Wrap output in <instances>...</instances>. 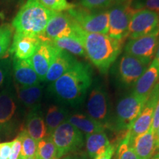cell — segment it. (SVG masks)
Masks as SVG:
<instances>
[{
	"label": "cell",
	"mask_w": 159,
	"mask_h": 159,
	"mask_svg": "<svg viewBox=\"0 0 159 159\" xmlns=\"http://www.w3.org/2000/svg\"><path fill=\"white\" fill-rule=\"evenodd\" d=\"M147 99L134 93L122 97L117 102L114 116L111 118L107 128L126 134L141 113Z\"/></svg>",
	"instance_id": "5"
},
{
	"label": "cell",
	"mask_w": 159,
	"mask_h": 159,
	"mask_svg": "<svg viewBox=\"0 0 159 159\" xmlns=\"http://www.w3.org/2000/svg\"><path fill=\"white\" fill-rule=\"evenodd\" d=\"M35 159H57L56 147L50 136L37 142Z\"/></svg>",
	"instance_id": "28"
},
{
	"label": "cell",
	"mask_w": 159,
	"mask_h": 159,
	"mask_svg": "<svg viewBox=\"0 0 159 159\" xmlns=\"http://www.w3.org/2000/svg\"><path fill=\"white\" fill-rule=\"evenodd\" d=\"M21 105L16 95L13 82L0 91V139H8L23 130L20 116Z\"/></svg>",
	"instance_id": "4"
},
{
	"label": "cell",
	"mask_w": 159,
	"mask_h": 159,
	"mask_svg": "<svg viewBox=\"0 0 159 159\" xmlns=\"http://www.w3.org/2000/svg\"><path fill=\"white\" fill-rule=\"evenodd\" d=\"M93 83V69L88 63L77 61L64 75L50 83L48 91L57 102L78 107L84 102Z\"/></svg>",
	"instance_id": "1"
},
{
	"label": "cell",
	"mask_w": 159,
	"mask_h": 159,
	"mask_svg": "<svg viewBox=\"0 0 159 159\" xmlns=\"http://www.w3.org/2000/svg\"><path fill=\"white\" fill-rule=\"evenodd\" d=\"M69 116V111L63 105H52L47 108L44 116L47 134L50 136L52 133L66 121Z\"/></svg>",
	"instance_id": "25"
},
{
	"label": "cell",
	"mask_w": 159,
	"mask_h": 159,
	"mask_svg": "<svg viewBox=\"0 0 159 159\" xmlns=\"http://www.w3.org/2000/svg\"><path fill=\"white\" fill-rule=\"evenodd\" d=\"M67 122L78 129L83 134H85V135L104 132L106 128L104 125L91 118L89 115L80 113L69 114Z\"/></svg>",
	"instance_id": "23"
},
{
	"label": "cell",
	"mask_w": 159,
	"mask_h": 159,
	"mask_svg": "<svg viewBox=\"0 0 159 159\" xmlns=\"http://www.w3.org/2000/svg\"><path fill=\"white\" fill-rule=\"evenodd\" d=\"M133 7L138 10H148L159 13V0H133Z\"/></svg>",
	"instance_id": "34"
},
{
	"label": "cell",
	"mask_w": 159,
	"mask_h": 159,
	"mask_svg": "<svg viewBox=\"0 0 159 159\" xmlns=\"http://www.w3.org/2000/svg\"><path fill=\"white\" fill-rule=\"evenodd\" d=\"M61 159H73V158H71V156H66V157H64V158H63Z\"/></svg>",
	"instance_id": "42"
},
{
	"label": "cell",
	"mask_w": 159,
	"mask_h": 159,
	"mask_svg": "<svg viewBox=\"0 0 159 159\" xmlns=\"http://www.w3.org/2000/svg\"><path fill=\"white\" fill-rule=\"evenodd\" d=\"M159 41V28L144 36L130 39L125 45V52L135 57L152 59Z\"/></svg>",
	"instance_id": "14"
},
{
	"label": "cell",
	"mask_w": 159,
	"mask_h": 159,
	"mask_svg": "<svg viewBox=\"0 0 159 159\" xmlns=\"http://www.w3.org/2000/svg\"><path fill=\"white\" fill-rule=\"evenodd\" d=\"M72 35L70 36L61 38L51 41L57 48L70 53L74 56L85 57V52L83 43V35Z\"/></svg>",
	"instance_id": "24"
},
{
	"label": "cell",
	"mask_w": 159,
	"mask_h": 159,
	"mask_svg": "<svg viewBox=\"0 0 159 159\" xmlns=\"http://www.w3.org/2000/svg\"><path fill=\"white\" fill-rule=\"evenodd\" d=\"M77 61L74 55L59 49L49 67L43 82L52 83L64 75Z\"/></svg>",
	"instance_id": "19"
},
{
	"label": "cell",
	"mask_w": 159,
	"mask_h": 159,
	"mask_svg": "<svg viewBox=\"0 0 159 159\" xmlns=\"http://www.w3.org/2000/svg\"><path fill=\"white\" fill-rule=\"evenodd\" d=\"M13 85L17 99L21 107L27 108L29 111L40 107L43 96L42 85L39 84L31 86H19L14 83Z\"/></svg>",
	"instance_id": "21"
},
{
	"label": "cell",
	"mask_w": 159,
	"mask_h": 159,
	"mask_svg": "<svg viewBox=\"0 0 159 159\" xmlns=\"http://www.w3.org/2000/svg\"><path fill=\"white\" fill-rule=\"evenodd\" d=\"M83 43L86 57L100 73L105 74L120 55L125 41L115 39L108 34L84 31Z\"/></svg>",
	"instance_id": "2"
},
{
	"label": "cell",
	"mask_w": 159,
	"mask_h": 159,
	"mask_svg": "<svg viewBox=\"0 0 159 159\" xmlns=\"http://www.w3.org/2000/svg\"><path fill=\"white\" fill-rule=\"evenodd\" d=\"M50 136L56 147L57 159L78 150L84 144L83 133L67 121L59 125Z\"/></svg>",
	"instance_id": "9"
},
{
	"label": "cell",
	"mask_w": 159,
	"mask_h": 159,
	"mask_svg": "<svg viewBox=\"0 0 159 159\" xmlns=\"http://www.w3.org/2000/svg\"><path fill=\"white\" fill-rule=\"evenodd\" d=\"M154 59L156 61V62H157V63H158V67H159V41H158V47H157V49L156 51V56H155Z\"/></svg>",
	"instance_id": "40"
},
{
	"label": "cell",
	"mask_w": 159,
	"mask_h": 159,
	"mask_svg": "<svg viewBox=\"0 0 159 159\" xmlns=\"http://www.w3.org/2000/svg\"><path fill=\"white\" fill-rule=\"evenodd\" d=\"M155 136H156V150H159V125L157 130L155 133Z\"/></svg>",
	"instance_id": "39"
},
{
	"label": "cell",
	"mask_w": 159,
	"mask_h": 159,
	"mask_svg": "<svg viewBox=\"0 0 159 159\" xmlns=\"http://www.w3.org/2000/svg\"><path fill=\"white\" fill-rule=\"evenodd\" d=\"M23 130L37 142L48 136L44 116L40 107L29 111L25 117Z\"/></svg>",
	"instance_id": "20"
},
{
	"label": "cell",
	"mask_w": 159,
	"mask_h": 159,
	"mask_svg": "<svg viewBox=\"0 0 159 159\" xmlns=\"http://www.w3.org/2000/svg\"><path fill=\"white\" fill-rule=\"evenodd\" d=\"M118 0H80V5L83 7L97 11L108 9Z\"/></svg>",
	"instance_id": "33"
},
{
	"label": "cell",
	"mask_w": 159,
	"mask_h": 159,
	"mask_svg": "<svg viewBox=\"0 0 159 159\" xmlns=\"http://www.w3.org/2000/svg\"><path fill=\"white\" fill-rule=\"evenodd\" d=\"M39 1L45 7L55 13L67 12L75 6L74 4L69 2L67 0H39Z\"/></svg>",
	"instance_id": "32"
},
{
	"label": "cell",
	"mask_w": 159,
	"mask_h": 159,
	"mask_svg": "<svg viewBox=\"0 0 159 159\" xmlns=\"http://www.w3.org/2000/svg\"><path fill=\"white\" fill-rule=\"evenodd\" d=\"M11 152L7 159H19L21 150V139L19 135L13 139Z\"/></svg>",
	"instance_id": "35"
},
{
	"label": "cell",
	"mask_w": 159,
	"mask_h": 159,
	"mask_svg": "<svg viewBox=\"0 0 159 159\" xmlns=\"http://www.w3.org/2000/svg\"><path fill=\"white\" fill-rule=\"evenodd\" d=\"M83 31L68 12H60L52 16L41 39L42 41H52L72 35H80Z\"/></svg>",
	"instance_id": "10"
},
{
	"label": "cell",
	"mask_w": 159,
	"mask_h": 159,
	"mask_svg": "<svg viewBox=\"0 0 159 159\" xmlns=\"http://www.w3.org/2000/svg\"><path fill=\"white\" fill-rule=\"evenodd\" d=\"M158 83L159 67L156 60L153 59L144 74L135 83L132 93L141 97L148 98L150 93Z\"/></svg>",
	"instance_id": "18"
},
{
	"label": "cell",
	"mask_w": 159,
	"mask_h": 159,
	"mask_svg": "<svg viewBox=\"0 0 159 159\" xmlns=\"http://www.w3.org/2000/svg\"><path fill=\"white\" fill-rule=\"evenodd\" d=\"M110 145L105 132L85 135V148L91 158L94 159L107 150Z\"/></svg>",
	"instance_id": "26"
},
{
	"label": "cell",
	"mask_w": 159,
	"mask_h": 159,
	"mask_svg": "<svg viewBox=\"0 0 159 159\" xmlns=\"http://www.w3.org/2000/svg\"><path fill=\"white\" fill-rule=\"evenodd\" d=\"M54 13L39 0H27L20 7L11 25L16 33L41 38Z\"/></svg>",
	"instance_id": "3"
},
{
	"label": "cell",
	"mask_w": 159,
	"mask_h": 159,
	"mask_svg": "<svg viewBox=\"0 0 159 159\" xmlns=\"http://www.w3.org/2000/svg\"><path fill=\"white\" fill-rule=\"evenodd\" d=\"M115 148L114 144H110L103 153L97 157V159H111L115 152Z\"/></svg>",
	"instance_id": "37"
},
{
	"label": "cell",
	"mask_w": 159,
	"mask_h": 159,
	"mask_svg": "<svg viewBox=\"0 0 159 159\" xmlns=\"http://www.w3.org/2000/svg\"><path fill=\"white\" fill-rule=\"evenodd\" d=\"M159 28V14L148 10H138L133 15L128 26V38L137 39L153 33Z\"/></svg>",
	"instance_id": "13"
},
{
	"label": "cell",
	"mask_w": 159,
	"mask_h": 159,
	"mask_svg": "<svg viewBox=\"0 0 159 159\" xmlns=\"http://www.w3.org/2000/svg\"><path fill=\"white\" fill-rule=\"evenodd\" d=\"M130 144L139 159H150L156 150L155 132L150 128L146 133L136 137Z\"/></svg>",
	"instance_id": "22"
},
{
	"label": "cell",
	"mask_w": 159,
	"mask_h": 159,
	"mask_svg": "<svg viewBox=\"0 0 159 159\" xmlns=\"http://www.w3.org/2000/svg\"><path fill=\"white\" fill-rule=\"evenodd\" d=\"M21 139V150L19 159H35L37 142L32 139L25 130L19 133Z\"/></svg>",
	"instance_id": "29"
},
{
	"label": "cell",
	"mask_w": 159,
	"mask_h": 159,
	"mask_svg": "<svg viewBox=\"0 0 159 159\" xmlns=\"http://www.w3.org/2000/svg\"><path fill=\"white\" fill-rule=\"evenodd\" d=\"M115 159H139L131 147L130 140L127 134L119 141L116 148Z\"/></svg>",
	"instance_id": "30"
},
{
	"label": "cell",
	"mask_w": 159,
	"mask_h": 159,
	"mask_svg": "<svg viewBox=\"0 0 159 159\" xmlns=\"http://www.w3.org/2000/svg\"><path fill=\"white\" fill-rule=\"evenodd\" d=\"M14 33L11 24L5 23L0 25V60L10 57Z\"/></svg>",
	"instance_id": "27"
},
{
	"label": "cell",
	"mask_w": 159,
	"mask_h": 159,
	"mask_svg": "<svg viewBox=\"0 0 159 159\" xmlns=\"http://www.w3.org/2000/svg\"><path fill=\"white\" fill-rule=\"evenodd\" d=\"M0 159H2V158H0Z\"/></svg>",
	"instance_id": "45"
},
{
	"label": "cell",
	"mask_w": 159,
	"mask_h": 159,
	"mask_svg": "<svg viewBox=\"0 0 159 159\" xmlns=\"http://www.w3.org/2000/svg\"><path fill=\"white\" fill-rule=\"evenodd\" d=\"M150 159H159V153L156 155V156H155V155H154V156H152Z\"/></svg>",
	"instance_id": "41"
},
{
	"label": "cell",
	"mask_w": 159,
	"mask_h": 159,
	"mask_svg": "<svg viewBox=\"0 0 159 159\" xmlns=\"http://www.w3.org/2000/svg\"><path fill=\"white\" fill-rule=\"evenodd\" d=\"M86 110L91 118L108 127L111 117L110 99L106 89L100 83L95 84L89 93Z\"/></svg>",
	"instance_id": "11"
},
{
	"label": "cell",
	"mask_w": 159,
	"mask_h": 159,
	"mask_svg": "<svg viewBox=\"0 0 159 159\" xmlns=\"http://www.w3.org/2000/svg\"><path fill=\"white\" fill-rule=\"evenodd\" d=\"M0 16H1V17H3V16H2V15L1 13H0Z\"/></svg>",
	"instance_id": "43"
},
{
	"label": "cell",
	"mask_w": 159,
	"mask_h": 159,
	"mask_svg": "<svg viewBox=\"0 0 159 159\" xmlns=\"http://www.w3.org/2000/svg\"><path fill=\"white\" fill-rule=\"evenodd\" d=\"M42 42L40 37L14 33L11 47L13 58L20 60L30 59Z\"/></svg>",
	"instance_id": "16"
},
{
	"label": "cell",
	"mask_w": 159,
	"mask_h": 159,
	"mask_svg": "<svg viewBox=\"0 0 159 159\" xmlns=\"http://www.w3.org/2000/svg\"><path fill=\"white\" fill-rule=\"evenodd\" d=\"M152 60L140 58L123 53L114 66L116 82L124 87H132L147 70Z\"/></svg>",
	"instance_id": "6"
},
{
	"label": "cell",
	"mask_w": 159,
	"mask_h": 159,
	"mask_svg": "<svg viewBox=\"0 0 159 159\" xmlns=\"http://www.w3.org/2000/svg\"><path fill=\"white\" fill-rule=\"evenodd\" d=\"M12 81V58L7 57L0 60V91Z\"/></svg>",
	"instance_id": "31"
},
{
	"label": "cell",
	"mask_w": 159,
	"mask_h": 159,
	"mask_svg": "<svg viewBox=\"0 0 159 159\" xmlns=\"http://www.w3.org/2000/svg\"><path fill=\"white\" fill-rule=\"evenodd\" d=\"M158 125H159V98L158 99V102H157L156 108H155L153 119H152V126H151V128L152 129V130H153L155 133H156Z\"/></svg>",
	"instance_id": "38"
},
{
	"label": "cell",
	"mask_w": 159,
	"mask_h": 159,
	"mask_svg": "<svg viewBox=\"0 0 159 159\" xmlns=\"http://www.w3.org/2000/svg\"><path fill=\"white\" fill-rule=\"evenodd\" d=\"M158 98L159 83L155 86L154 89L150 93L141 113L135 120V122L133 123L130 130L126 133L130 142H132L136 137L146 133L151 128L152 119H153L155 108H156Z\"/></svg>",
	"instance_id": "12"
},
{
	"label": "cell",
	"mask_w": 159,
	"mask_h": 159,
	"mask_svg": "<svg viewBox=\"0 0 159 159\" xmlns=\"http://www.w3.org/2000/svg\"><path fill=\"white\" fill-rule=\"evenodd\" d=\"M94 159H97V158H94Z\"/></svg>",
	"instance_id": "44"
},
{
	"label": "cell",
	"mask_w": 159,
	"mask_h": 159,
	"mask_svg": "<svg viewBox=\"0 0 159 159\" xmlns=\"http://www.w3.org/2000/svg\"><path fill=\"white\" fill-rule=\"evenodd\" d=\"M59 48L51 41H43L30 58L33 69L41 82H43L49 67L54 60Z\"/></svg>",
	"instance_id": "15"
},
{
	"label": "cell",
	"mask_w": 159,
	"mask_h": 159,
	"mask_svg": "<svg viewBox=\"0 0 159 159\" xmlns=\"http://www.w3.org/2000/svg\"><path fill=\"white\" fill-rule=\"evenodd\" d=\"M67 12L86 33L108 34L109 27L108 9L92 11L82 6L75 5Z\"/></svg>",
	"instance_id": "8"
},
{
	"label": "cell",
	"mask_w": 159,
	"mask_h": 159,
	"mask_svg": "<svg viewBox=\"0 0 159 159\" xmlns=\"http://www.w3.org/2000/svg\"><path fill=\"white\" fill-rule=\"evenodd\" d=\"M13 142V141L0 143V158L2 159L8 158Z\"/></svg>",
	"instance_id": "36"
},
{
	"label": "cell",
	"mask_w": 159,
	"mask_h": 159,
	"mask_svg": "<svg viewBox=\"0 0 159 159\" xmlns=\"http://www.w3.org/2000/svg\"><path fill=\"white\" fill-rule=\"evenodd\" d=\"M133 0H118L108 9L109 27L108 35L115 39H128V26L136 10L132 6Z\"/></svg>",
	"instance_id": "7"
},
{
	"label": "cell",
	"mask_w": 159,
	"mask_h": 159,
	"mask_svg": "<svg viewBox=\"0 0 159 159\" xmlns=\"http://www.w3.org/2000/svg\"><path fill=\"white\" fill-rule=\"evenodd\" d=\"M12 79L13 83L19 86H31L41 82L32 66L30 59L12 57Z\"/></svg>",
	"instance_id": "17"
}]
</instances>
